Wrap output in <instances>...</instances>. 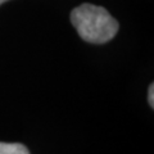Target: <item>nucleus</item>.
<instances>
[{"label":"nucleus","mask_w":154,"mask_h":154,"mask_svg":"<svg viewBox=\"0 0 154 154\" xmlns=\"http://www.w3.org/2000/svg\"><path fill=\"white\" fill-rule=\"evenodd\" d=\"M0 154H30V152L25 145L18 143H0Z\"/></svg>","instance_id":"f03ea898"},{"label":"nucleus","mask_w":154,"mask_h":154,"mask_svg":"<svg viewBox=\"0 0 154 154\" xmlns=\"http://www.w3.org/2000/svg\"><path fill=\"white\" fill-rule=\"evenodd\" d=\"M5 2H8V0H0V5H2L3 3H5Z\"/></svg>","instance_id":"20e7f679"},{"label":"nucleus","mask_w":154,"mask_h":154,"mask_svg":"<svg viewBox=\"0 0 154 154\" xmlns=\"http://www.w3.org/2000/svg\"><path fill=\"white\" fill-rule=\"evenodd\" d=\"M71 22L77 33L91 44H104L117 33L119 25L103 7L85 3L71 13Z\"/></svg>","instance_id":"f257e3e1"},{"label":"nucleus","mask_w":154,"mask_h":154,"mask_svg":"<svg viewBox=\"0 0 154 154\" xmlns=\"http://www.w3.org/2000/svg\"><path fill=\"white\" fill-rule=\"evenodd\" d=\"M148 102L150 104V107H154V85L150 84L149 86V91H148Z\"/></svg>","instance_id":"7ed1b4c3"}]
</instances>
